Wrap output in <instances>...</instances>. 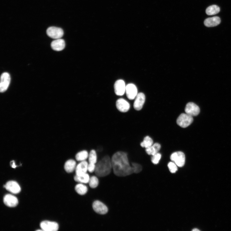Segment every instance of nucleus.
Wrapping results in <instances>:
<instances>
[{
  "mask_svg": "<svg viewBox=\"0 0 231 231\" xmlns=\"http://www.w3.org/2000/svg\"><path fill=\"white\" fill-rule=\"evenodd\" d=\"M111 159L112 169L116 175L124 177L134 173L133 168L130 165L126 153L117 152L114 154Z\"/></svg>",
  "mask_w": 231,
  "mask_h": 231,
  "instance_id": "f257e3e1",
  "label": "nucleus"
},
{
  "mask_svg": "<svg viewBox=\"0 0 231 231\" xmlns=\"http://www.w3.org/2000/svg\"><path fill=\"white\" fill-rule=\"evenodd\" d=\"M112 169L111 159L106 156L96 165L95 173L99 177H104L110 174Z\"/></svg>",
  "mask_w": 231,
  "mask_h": 231,
  "instance_id": "f03ea898",
  "label": "nucleus"
},
{
  "mask_svg": "<svg viewBox=\"0 0 231 231\" xmlns=\"http://www.w3.org/2000/svg\"><path fill=\"white\" fill-rule=\"evenodd\" d=\"M193 121V118L191 116L186 113L181 114L178 118L177 123L180 127L186 128L190 125Z\"/></svg>",
  "mask_w": 231,
  "mask_h": 231,
  "instance_id": "7ed1b4c3",
  "label": "nucleus"
},
{
  "mask_svg": "<svg viewBox=\"0 0 231 231\" xmlns=\"http://www.w3.org/2000/svg\"><path fill=\"white\" fill-rule=\"evenodd\" d=\"M170 158L179 167L183 166L185 162V156L184 153L181 151L174 152L171 154Z\"/></svg>",
  "mask_w": 231,
  "mask_h": 231,
  "instance_id": "20e7f679",
  "label": "nucleus"
},
{
  "mask_svg": "<svg viewBox=\"0 0 231 231\" xmlns=\"http://www.w3.org/2000/svg\"><path fill=\"white\" fill-rule=\"evenodd\" d=\"M46 32L48 36L55 39L61 38L64 35L63 31L62 29L55 27L48 28Z\"/></svg>",
  "mask_w": 231,
  "mask_h": 231,
  "instance_id": "39448f33",
  "label": "nucleus"
},
{
  "mask_svg": "<svg viewBox=\"0 0 231 231\" xmlns=\"http://www.w3.org/2000/svg\"><path fill=\"white\" fill-rule=\"evenodd\" d=\"M92 206L94 211L98 214L104 215L108 212L107 206L100 201L97 200L94 202Z\"/></svg>",
  "mask_w": 231,
  "mask_h": 231,
  "instance_id": "423d86ee",
  "label": "nucleus"
},
{
  "mask_svg": "<svg viewBox=\"0 0 231 231\" xmlns=\"http://www.w3.org/2000/svg\"><path fill=\"white\" fill-rule=\"evenodd\" d=\"M11 80V76L8 73L4 72L2 74L0 83V92L1 93H4L7 89Z\"/></svg>",
  "mask_w": 231,
  "mask_h": 231,
  "instance_id": "0eeeda50",
  "label": "nucleus"
},
{
  "mask_svg": "<svg viewBox=\"0 0 231 231\" xmlns=\"http://www.w3.org/2000/svg\"><path fill=\"white\" fill-rule=\"evenodd\" d=\"M185 111L187 114L192 117L195 116L200 113V109L199 107L196 104L190 102L186 105Z\"/></svg>",
  "mask_w": 231,
  "mask_h": 231,
  "instance_id": "6e6552de",
  "label": "nucleus"
},
{
  "mask_svg": "<svg viewBox=\"0 0 231 231\" xmlns=\"http://www.w3.org/2000/svg\"><path fill=\"white\" fill-rule=\"evenodd\" d=\"M40 225L42 230L45 231H56L59 228L57 223L48 221H42Z\"/></svg>",
  "mask_w": 231,
  "mask_h": 231,
  "instance_id": "1a4fd4ad",
  "label": "nucleus"
},
{
  "mask_svg": "<svg viewBox=\"0 0 231 231\" xmlns=\"http://www.w3.org/2000/svg\"><path fill=\"white\" fill-rule=\"evenodd\" d=\"M3 187L7 191L14 194H17L21 191L20 186L16 182L14 181H8Z\"/></svg>",
  "mask_w": 231,
  "mask_h": 231,
  "instance_id": "9d476101",
  "label": "nucleus"
},
{
  "mask_svg": "<svg viewBox=\"0 0 231 231\" xmlns=\"http://www.w3.org/2000/svg\"><path fill=\"white\" fill-rule=\"evenodd\" d=\"M126 86L123 80H119L116 82L114 85L115 94L118 96L123 95L126 93Z\"/></svg>",
  "mask_w": 231,
  "mask_h": 231,
  "instance_id": "9b49d317",
  "label": "nucleus"
},
{
  "mask_svg": "<svg viewBox=\"0 0 231 231\" xmlns=\"http://www.w3.org/2000/svg\"><path fill=\"white\" fill-rule=\"evenodd\" d=\"M126 93L129 99H134L138 94L137 87L133 84H128L126 86Z\"/></svg>",
  "mask_w": 231,
  "mask_h": 231,
  "instance_id": "f8f14e48",
  "label": "nucleus"
},
{
  "mask_svg": "<svg viewBox=\"0 0 231 231\" xmlns=\"http://www.w3.org/2000/svg\"><path fill=\"white\" fill-rule=\"evenodd\" d=\"M146 97L145 95L142 93H138L135 99L134 103V108L137 111L141 110L145 102Z\"/></svg>",
  "mask_w": 231,
  "mask_h": 231,
  "instance_id": "ddd939ff",
  "label": "nucleus"
},
{
  "mask_svg": "<svg viewBox=\"0 0 231 231\" xmlns=\"http://www.w3.org/2000/svg\"><path fill=\"white\" fill-rule=\"evenodd\" d=\"M116 106L118 110L122 113L128 111L130 107L129 103L123 98H120L117 101Z\"/></svg>",
  "mask_w": 231,
  "mask_h": 231,
  "instance_id": "4468645a",
  "label": "nucleus"
},
{
  "mask_svg": "<svg viewBox=\"0 0 231 231\" xmlns=\"http://www.w3.org/2000/svg\"><path fill=\"white\" fill-rule=\"evenodd\" d=\"M88 162L86 161L80 162L76 166L75 170L76 175L82 176L88 171Z\"/></svg>",
  "mask_w": 231,
  "mask_h": 231,
  "instance_id": "2eb2a0df",
  "label": "nucleus"
},
{
  "mask_svg": "<svg viewBox=\"0 0 231 231\" xmlns=\"http://www.w3.org/2000/svg\"><path fill=\"white\" fill-rule=\"evenodd\" d=\"M3 202L6 206L11 207L16 206L18 204L17 198L11 194L6 195L3 198Z\"/></svg>",
  "mask_w": 231,
  "mask_h": 231,
  "instance_id": "dca6fc26",
  "label": "nucleus"
},
{
  "mask_svg": "<svg viewBox=\"0 0 231 231\" xmlns=\"http://www.w3.org/2000/svg\"><path fill=\"white\" fill-rule=\"evenodd\" d=\"M52 49L57 51H61L63 50L65 46L64 40L61 38L56 39L53 41L51 44Z\"/></svg>",
  "mask_w": 231,
  "mask_h": 231,
  "instance_id": "f3484780",
  "label": "nucleus"
},
{
  "mask_svg": "<svg viewBox=\"0 0 231 231\" xmlns=\"http://www.w3.org/2000/svg\"><path fill=\"white\" fill-rule=\"evenodd\" d=\"M220 22V19L219 17L215 16L206 19L204 23L206 27H213L218 25Z\"/></svg>",
  "mask_w": 231,
  "mask_h": 231,
  "instance_id": "a211bd4d",
  "label": "nucleus"
},
{
  "mask_svg": "<svg viewBox=\"0 0 231 231\" xmlns=\"http://www.w3.org/2000/svg\"><path fill=\"white\" fill-rule=\"evenodd\" d=\"M76 166V161L74 160L70 159L65 163L64 169L67 172L70 173L75 170Z\"/></svg>",
  "mask_w": 231,
  "mask_h": 231,
  "instance_id": "6ab92c4d",
  "label": "nucleus"
},
{
  "mask_svg": "<svg viewBox=\"0 0 231 231\" xmlns=\"http://www.w3.org/2000/svg\"><path fill=\"white\" fill-rule=\"evenodd\" d=\"M161 148L160 144L158 143L153 144L151 147L146 148V151L149 155L153 156L158 152Z\"/></svg>",
  "mask_w": 231,
  "mask_h": 231,
  "instance_id": "aec40b11",
  "label": "nucleus"
},
{
  "mask_svg": "<svg viewBox=\"0 0 231 231\" xmlns=\"http://www.w3.org/2000/svg\"><path fill=\"white\" fill-rule=\"evenodd\" d=\"M89 154L88 151L85 150L80 151L76 154V160L80 162L86 161L88 159Z\"/></svg>",
  "mask_w": 231,
  "mask_h": 231,
  "instance_id": "412c9836",
  "label": "nucleus"
},
{
  "mask_svg": "<svg viewBox=\"0 0 231 231\" xmlns=\"http://www.w3.org/2000/svg\"><path fill=\"white\" fill-rule=\"evenodd\" d=\"M90 178L88 174L86 173L81 176L75 175L74 177V179L75 181L80 183L87 184L89 183Z\"/></svg>",
  "mask_w": 231,
  "mask_h": 231,
  "instance_id": "4be33fe9",
  "label": "nucleus"
},
{
  "mask_svg": "<svg viewBox=\"0 0 231 231\" xmlns=\"http://www.w3.org/2000/svg\"><path fill=\"white\" fill-rule=\"evenodd\" d=\"M75 190L77 193L81 196L85 195L88 192V187L84 184L80 183L76 185L75 187Z\"/></svg>",
  "mask_w": 231,
  "mask_h": 231,
  "instance_id": "5701e85b",
  "label": "nucleus"
},
{
  "mask_svg": "<svg viewBox=\"0 0 231 231\" xmlns=\"http://www.w3.org/2000/svg\"><path fill=\"white\" fill-rule=\"evenodd\" d=\"M220 11V7L217 5L209 6L206 9V13L208 15H214L218 13Z\"/></svg>",
  "mask_w": 231,
  "mask_h": 231,
  "instance_id": "b1692460",
  "label": "nucleus"
},
{
  "mask_svg": "<svg viewBox=\"0 0 231 231\" xmlns=\"http://www.w3.org/2000/svg\"><path fill=\"white\" fill-rule=\"evenodd\" d=\"M153 141L149 136H146L144 138L141 144V146L146 148H148L153 145Z\"/></svg>",
  "mask_w": 231,
  "mask_h": 231,
  "instance_id": "393cba45",
  "label": "nucleus"
},
{
  "mask_svg": "<svg viewBox=\"0 0 231 231\" xmlns=\"http://www.w3.org/2000/svg\"><path fill=\"white\" fill-rule=\"evenodd\" d=\"M89 163L96 164L97 162V153L94 150H92L89 154L88 158Z\"/></svg>",
  "mask_w": 231,
  "mask_h": 231,
  "instance_id": "a878e982",
  "label": "nucleus"
},
{
  "mask_svg": "<svg viewBox=\"0 0 231 231\" xmlns=\"http://www.w3.org/2000/svg\"><path fill=\"white\" fill-rule=\"evenodd\" d=\"M88 183L91 188H97L99 184L98 179L97 177L93 176L90 178Z\"/></svg>",
  "mask_w": 231,
  "mask_h": 231,
  "instance_id": "bb28decb",
  "label": "nucleus"
},
{
  "mask_svg": "<svg viewBox=\"0 0 231 231\" xmlns=\"http://www.w3.org/2000/svg\"><path fill=\"white\" fill-rule=\"evenodd\" d=\"M168 166L169 170L171 173H175L178 170V166L174 162H170Z\"/></svg>",
  "mask_w": 231,
  "mask_h": 231,
  "instance_id": "cd10ccee",
  "label": "nucleus"
},
{
  "mask_svg": "<svg viewBox=\"0 0 231 231\" xmlns=\"http://www.w3.org/2000/svg\"><path fill=\"white\" fill-rule=\"evenodd\" d=\"M161 154L158 152L155 154V155L152 156L151 161L154 164L157 165L158 164L161 158Z\"/></svg>",
  "mask_w": 231,
  "mask_h": 231,
  "instance_id": "c85d7f7f",
  "label": "nucleus"
},
{
  "mask_svg": "<svg viewBox=\"0 0 231 231\" xmlns=\"http://www.w3.org/2000/svg\"><path fill=\"white\" fill-rule=\"evenodd\" d=\"M132 166L134 169V173H139L142 170V167L141 165L137 163H132Z\"/></svg>",
  "mask_w": 231,
  "mask_h": 231,
  "instance_id": "c756f323",
  "label": "nucleus"
},
{
  "mask_svg": "<svg viewBox=\"0 0 231 231\" xmlns=\"http://www.w3.org/2000/svg\"><path fill=\"white\" fill-rule=\"evenodd\" d=\"M96 168V164H95L89 163L88 166V171L90 173L95 172Z\"/></svg>",
  "mask_w": 231,
  "mask_h": 231,
  "instance_id": "7c9ffc66",
  "label": "nucleus"
},
{
  "mask_svg": "<svg viewBox=\"0 0 231 231\" xmlns=\"http://www.w3.org/2000/svg\"><path fill=\"white\" fill-rule=\"evenodd\" d=\"M11 165L13 168H15L17 166L16 165L15 161H12L11 162Z\"/></svg>",
  "mask_w": 231,
  "mask_h": 231,
  "instance_id": "2f4dec72",
  "label": "nucleus"
},
{
  "mask_svg": "<svg viewBox=\"0 0 231 231\" xmlns=\"http://www.w3.org/2000/svg\"><path fill=\"white\" fill-rule=\"evenodd\" d=\"M192 230L193 231H200L199 229L197 228L194 229H192Z\"/></svg>",
  "mask_w": 231,
  "mask_h": 231,
  "instance_id": "473e14b6",
  "label": "nucleus"
}]
</instances>
